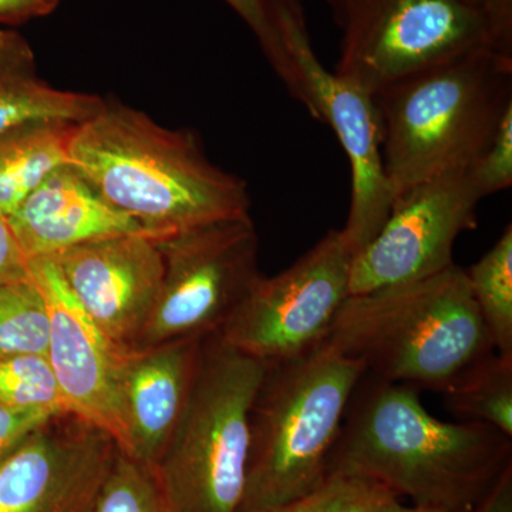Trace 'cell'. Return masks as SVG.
I'll use <instances>...</instances> for the list:
<instances>
[{
  "mask_svg": "<svg viewBox=\"0 0 512 512\" xmlns=\"http://www.w3.org/2000/svg\"><path fill=\"white\" fill-rule=\"evenodd\" d=\"M512 467V437L484 423H448L420 390L362 377L350 399L328 476L363 478L417 505L466 512Z\"/></svg>",
  "mask_w": 512,
  "mask_h": 512,
  "instance_id": "1",
  "label": "cell"
},
{
  "mask_svg": "<svg viewBox=\"0 0 512 512\" xmlns=\"http://www.w3.org/2000/svg\"><path fill=\"white\" fill-rule=\"evenodd\" d=\"M69 164L154 239L249 217L247 183L212 164L195 134L123 104L77 126Z\"/></svg>",
  "mask_w": 512,
  "mask_h": 512,
  "instance_id": "2",
  "label": "cell"
},
{
  "mask_svg": "<svg viewBox=\"0 0 512 512\" xmlns=\"http://www.w3.org/2000/svg\"><path fill=\"white\" fill-rule=\"evenodd\" d=\"M393 202L417 184L467 171L512 106V57L477 47L373 94Z\"/></svg>",
  "mask_w": 512,
  "mask_h": 512,
  "instance_id": "3",
  "label": "cell"
},
{
  "mask_svg": "<svg viewBox=\"0 0 512 512\" xmlns=\"http://www.w3.org/2000/svg\"><path fill=\"white\" fill-rule=\"evenodd\" d=\"M325 342L359 360L367 375L443 394L464 370L495 352L466 269L350 295Z\"/></svg>",
  "mask_w": 512,
  "mask_h": 512,
  "instance_id": "4",
  "label": "cell"
},
{
  "mask_svg": "<svg viewBox=\"0 0 512 512\" xmlns=\"http://www.w3.org/2000/svg\"><path fill=\"white\" fill-rule=\"evenodd\" d=\"M362 362L323 342L271 363L251 412V456L244 511L266 510L312 493L328 478Z\"/></svg>",
  "mask_w": 512,
  "mask_h": 512,
  "instance_id": "5",
  "label": "cell"
},
{
  "mask_svg": "<svg viewBox=\"0 0 512 512\" xmlns=\"http://www.w3.org/2000/svg\"><path fill=\"white\" fill-rule=\"evenodd\" d=\"M266 363L217 335L204 340L197 376L154 471L171 512H242L251 412Z\"/></svg>",
  "mask_w": 512,
  "mask_h": 512,
  "instance_id": "6",
  "label": "cell"
},
{
  "mask_svg": "<svg viewBox=\"0 0 512 512\" xmlns=\"http://www.w3.org/2000/svg\"><path fill=\"white\" fill-rule=\"evenodd\" d=\"M340 32L335 73L376 94L400 77L490 47L483 12L463 0H325Z\"/></svg>",
  "mask_w": 512,
  "mask_h": 512,
  "instance_id": "7",
  "label": "cell"
},
{
  "mask_svg": "<svg viewBox=\"0 0 512 512\" xmlns=\"http://www.w3.org/2000/svg\"><path fill=\"white\" fill-rule=\"evenodd\" d=\"M156 242L164 261L163 284L136 349L217 335L262 275L251 217L202 225Z\"/></svg>",
  "mask_w": 512,
  "mask_h": 512,
  "instance_id": "8",
  "label": "cell"
},
{
  "mask_svg": "<svg viewBox=\"0 0 512 512\" xmlns=\"http://www.w3.org/2000/svg\"><path fill=\"white\" fill-rule=\"evenodd\" d=\"M352 256L340 229H330L281 274L259 276L218 338L266 365L318 348L350 296Z\"/></svg>",
  "mask_w": 512,
  "mask_h": 512,
  "instance_id": "9",
  "label": "cell"
},
{
  "mask_svg": "<svg viewBox=\"0 0 512 512\" xmlns=\"http://www.w3.org/2000/svg\"><path fill=\"white\" fill-rule=\"evenodd\" d=\"M483 200L470 171L431 178L404 192L375 238L352 256L350 295L421 281L446 271Z\"/></svg>",
  "mask_w": 512,
  "mask_h": 512,
  "instance_id": "10",
  "label": "cell"
},
{
  "mask_svg": "<svg viewBox=\"0 0 512 512\" xmlns=\"http://www.w3.org/2000/svg\"><path fill=\"white\" fill-rule=\"evenodd\" d=\"M29 271L49 308L47 357L69 413L109 434L117 448L128 454L121 384L133 349L117 345L94 323L52 258L29 259Z\"/></svg>",
  "mask_w": 512,
  "mask_h": 512,
  "instance_id": "11",
  "label": "cell"
},
{
  "mask_svg": "<svg viewBox=\"0 0 512 512\" xmlns=\"http://www.w3.org/2000/svg\"><path fill=\"white\" fill-rule=\"evenodd\" d=\"M289 47L308 87L315 120L332 127L349 160L350 207L340 232L355 255L376 237L393 207L375 100L322 66L306 26L291 30Z\"/></svg>",
  "mask_w": 512,
  "mask_h": 512,
  "instance_id": "12",
  "label": "cell"
},
{
  "mask_svg": "<svg viewBox=\"0 0 512 512\" xmlns=\"http://www.w3.org/2000/svg\"><path fill=\"white\" fill-rule=\"evenodd\" d=\"M116 450L73 414L53 417L0 463V512H89Z\"/></svg>",
  "mask_w": 512,
  "mask_h": 512,
  "instance_id": "13",
  "label": "cell"
},
{
  "mask_svg": "<svg viewBox=\"0 0 512 512\" xmlns=\"http://www.w3.org/2000/svg\"><path fill=\"white\" fill-rule=\"evenodd\" d=\"M49 258L94 323L117 345L136 349L163 284L164 261L156 239L120 235Z\"/></svg>",
  "mask_w": 512,
  "mask_h": 512,
  "instance_id": "14",
  "label": "cell"
},
{
  "mask_svg": "<svg viewBox=\"0 0 512 512\" xmlns=\"http://www.w3.org/2000/svg\"><path fill=\"white\" fill-rule=\"evenodd\" d=\"M204 340L131 350L121 384L128 456L151 467L163 456L190 396Z\"/></svg>",
  "mask_w": 512,
  "mask_h": 512,
  "instance_id": "15",
  "label": "cell"
},
{
  "mask_svg": "<svg viewBox=\"0 0 512 512\" xmlns=\"http://www.w3.org/2000/svg\"><path fill=\"white\" fill-rule=\"evenodd\" d=\"M8 220L28 259L57 255L100 239L147 234L104 200L72 164L49 175Z\"/></svg>",
  "mask_w": 512,
  "mask_h": 512,
  "instance_id": "16",
  "label": "cell"
},
{
  "mask_svg": "<svg viewBox=\"0 0 512 512\" xmlns=\"http://www.w3.org/2000/svg\"><path fill=\"white\" fill-rule=\"evenodd\" d=\"M104 103L94 94L50 86L37 72L28 39L16 30H0V134L30 121L84 123Z\"/></svg>",
  "mask_w": 512,
  "mask_h": 512,
  "instance_id": "17",
  "label": "cell"
},
{
  "mask_svg": "<svg viewBox=\"0 0 512 512\" xmlns=\"http://www.w3.org/2000/svg\"><path fill=\"white\" fill-rule=\"evenodd\" d=\"M79 124L30 121L0 134V215L9 218L49 175L69 164Z\"/></svg>",
  "mask_w": 512,
  "mask_h": 512,
  "instance_id": "18",
  "label": "cell"
},
{
  "mask_svg": "<svg viewBox=\"0 0 512 512\" xmlns=\"http://www.w3.org/2000/svg\"><path fill=\"white\" fill-rule=\"evenodd\" d=\"M448 412L512 437V356L493 352L464 370L443 393Z\"/></svg>",
  "mask_w": 512,
  "mask_h": 512,
  "instance_id": "19",
  "label": "cell"
},
{
  "mask_svg": "<svg viewBox=\"0 0 512 512\" xmlns=\"http://www.w3.org/2000/svg\"><path fill=\"white\" fill-rule=\"evenodd\" d=\"M471 295L495 352L512 356V227L466 271Z\"/></svg>",
  "mask_w": 512,
  "mask_h": 512,
  "instance_id": "20",
  "label": "cell"
},
{
  "mask_svg": "<svg viewBox=\"0 0 512 512\" xmlns=\"http://www.w3.org/2000/svg\"><path fill=\"white\" fill-rule=\"evenodd\" d=\"M229 8L238 13L252 35L258 40L259 47L272 69L285 84L288 92L296 101L313 114V104L309 96L305 79L291 50L285 35V19L288 16L303 13L301 0H224Z\"/></svg>",
  "mask_w": 512,
  "mask_h": 512,
  "instance_id": "21",
  "label": "cell"
},
{
  "mask_svg": "<svg viewBox=\"0 0 512 512\" xmlns=\"http://www.w3.org/2000/svg\"><path fill=\"white\" fill-rule=\"evenodd\" d=\"M49 339V308L32 278L0 285V360L47 355Z\"/></svg>",
  "mask_w": 512,
  "mask_h": 512,
  "instance_id": "22",
  "label": "cell"
},
{
  "mask_svg": "<svg viewBox=\"0 0 512 512\" xmlns=\"http://www.w3.org/2000/svg\"><path fill=\"white\" fill-rule=\"evenodd\" d=\"M89 512H171L156 471L120 451L114 454Z\"/></svg>",
  "mask_w": 512,
  "mask_h": 512,
  "instance_id": "23",
  "label": "cell"
},
{
  "mask_svg": "<svg viewBox=\"0 0 512 512\" xmlns=\"http://www.w3.org/2000/svg\"><path fill=\"white\" fill-rule=\"evenodd\" d=\"M0 406L70 414L47 355L0 360Z\"/></svg>",
  "mask_w": 512,
  "mask_h": 512,
  "instance_id": "24",
  "label": "cell"
},
{
  "mask_svg": "<svg viewBox=\"0 0 512 512\" xmlns=\"http://www.w3.org/2000/svg\"><path fill=\"white\" fill-rule=\"evenodd\" d=\"M400 500L383 485L363 478L328 476L298 500L255 512H376Z\"/></svg>",
  "mask_w": 512,
  "mask_h": 512,
  "instance_id": "25",
  "label": "cell"
},
{
  "mask_svg": "<svg viewBox=\"0 0 512 512\" xmlns=\"http://www.w3.org/2000/svg\"><path fill=\"white\" fill-rule=\"evenodd\" d=\"M468 171L483 198L511 187L512 106L505 111L493 140Z\"/></svg>",
  "mask_w": 512,
  "mask_h": 512,
  "instance_id": "26",
  "label": "cell"
},
{
  "mask_svg": "<svg viewBox=\"0 0 512 512\" xmlns=\"http://www.w3.org/2000/svg\"><path fill=\"white\" fill-rule=\"evenodd\" d=\"M56 416L63 414L0 406V463L15 453L39 427Z\"/></svg>",
  "mask_w": 512,
  "mask_h": 512,
  "instance_id": "27",
  "label": "cell"
},
{
  "mask_svg": "<svg viewBox=\"0 0 512 512\" xmlns=\"http://www.w3.org/2000/svg\"><path fill=\"white\" fill-rule=\"evenodd\" d=\"M29 279V259L23 254L8 218L0 215V285Z\"/></svg>",
  "mask_w": 512,
  "mask_h": 512,
  "instance_id": "28",
  "label": "cell"
},
{
  "mask_svg": "<svg viewBox=\"0 0 512 512\" xmlns=\"http://www.w3.org/2000/svg\"><path fill=\"white\" fill-rule=\"evenodd\" d=\"M483 12L491 49L512 57V0H483Z\"/></svg>",
  "mask_w": 512,
  "mask_h": 512,
  "instance_id": "29",
  "label": "cell"
},
{
  "mask_svg": "<svg viewBox=\"0 0 512 512\" xmlns=\"http://www.w3.org/2000/svg\"><path fill=\"white\" fill-rule=\"evenodd\" d=\"M40 0H0V23L20 25L50 15Z\"/></svg>",
  "mask_w": 512,
  "mask_h": 512,
  "instance_id": "30",
  "label": "cell"
},
{
  "mask_svg": "<svg viewBox=\"0 0 512 512\" xmlns=\"http://www.w3.org/2000/svg\"><path fill=\"white\" fill-rule=\"evenodd\" d=\"M466 512H512V467L505 471L483 500Z\"/></svg>",
  "mask_w": 512,
  "mask_h": 512,
  "instance_id": "31",
  "label": "cell"
},
{
  "mask_svg": "<svg viewBox=\"0 0 512 512\" xmlns=\"http://www.w3.org/2000/svg\"><path fill=\"white\" fill-rule=\"evenodd\" d=\"M376 512H451L448 510H444V508L439 507H430V505H417L413 504L412 507H407V505H403L400 503V500L393 501L386 507H383L382 510Z\"/></svg>",
  "mask_w": 512,
  "mask_h": 512,
  "instance_id": "32",
  "label": "cell"
},
{
  "mask_svg": "<svg viewBox=\"0 0 512 512\" xmlns=\"http://www.w3.org/2000/svg\"><path fill=\"white\" fill-rule=\"evenodd\" d=\"M40 2H42L43 5H45L46 8L50 10V12H53V10L59 8V5L60 3H62V0H40Z\"/></svg>",
  "mask_w": 512,
  "mask_h": 512,
  "instance_id": "33",
  "label": "cell"
},
{
  "mask_svg": "<svg viewBox=\"0 0 512 512\" xmlns=\"http://www.w3.org/2000/svg\"><path fill=\"white\" fill-rule=\"evenodd\" d=\"M463 2L468 3V5H473L477 6V8H480L481 2H483V0H463Z\"/></svg>",
  "mask_w": 512,
  "mask_h": 512,
  "instance_id": "34",
  "label": "cell"
}]
</instances>
